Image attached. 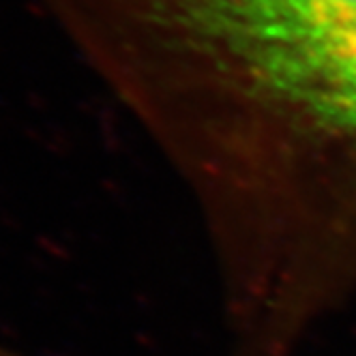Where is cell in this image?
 Listing matches in <instances>:
<instances>
[{"instance_id": "6da1fadb", "label": "cell", "mask_w": 356, "mask_h": 356, "mask_svg": "<svg viewBox=\"0 0 356 356\" xmlns=\"http://www.w3.org/2000/svg\"><path fill=\"white\" fill-rule=\"evenodd\" d=\"M104 86L197 204L243 346L286 356L356 282V11L170 45Z\"/></svg>"}, {"instance_id": "7a4b0ae2", "label": "cell", "mask_w": 356, "mask_h": 356, "mask_svg": "<svg viewBox=\"0 0 356 356\" xmlns=\"http://www.w3.org/2000/svg\"><path fill=\"white\" fill-rule=\"evenodd\" d=\"M39 5L97 78L185 41L279 31L356 11V0H39Z\"/></svg>"}, {"instance_id": "3957f363", "label": "cell", "mask_w": 356, "mask_h": 356, "mask_svg": "<svg viewBox=\"0 0 356 356\" xmlns=\"http://www.w3.org/2000/svg\"><path fill=\"white\" fill-rule=\"evenodd\" d=\"M0 356H17V354H13L11 350H7L5 346H0Z\"/></svg>"}]
</instances>
